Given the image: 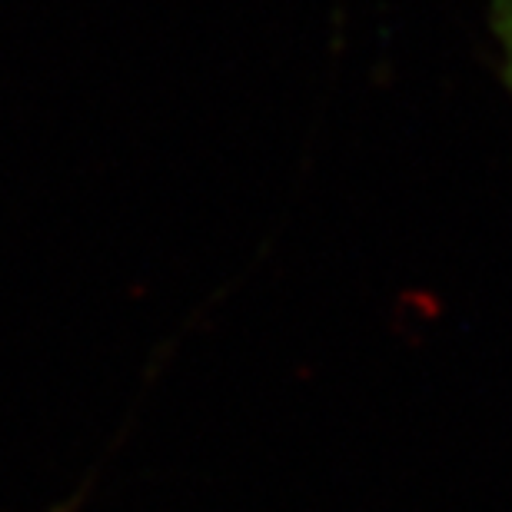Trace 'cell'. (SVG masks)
<instances>
[{
	"label": "cell",
	"mask_w": 512,
	"mask_h": 512,
	"mask_svg": "<svg viewBox=\"0 0 512 512\" xmlns=\"http://www.w3.org/2000/svg\"><path fill=\"white\" fill-rule=\"evenodd\" d=\"M489 24L499 44V70L512 94V0H489Z\"/></svg>",
	"instance_id": "6da1fadb"
}]
</instances>
